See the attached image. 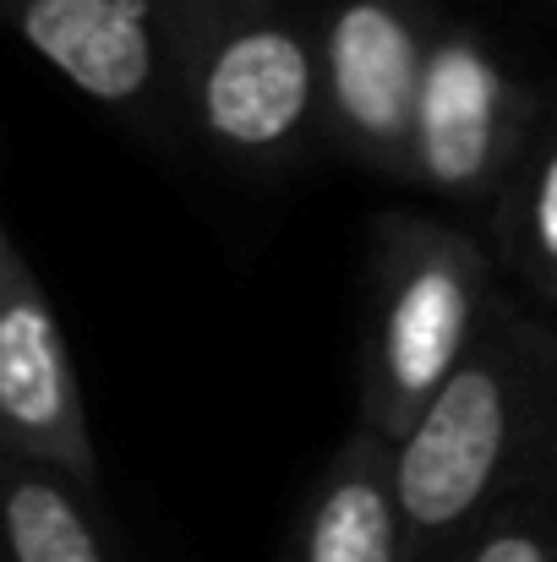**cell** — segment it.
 Instances as JSON below:
<instances>
[{
  "instance_id": "obj_3",
  "label": "cell",
  "mask_w": 557,
  "mask_h": 562,
  "mask_svg": "<svg viewBox=\"0 0 557 562\" xmlns=\"http://www.w3.org/2000/svg\"><path fill=\"white\" fill-rule=\"evenodd\" d=\"M181 121L241 176H285L323 143L318 22L290 0H165Z\"/></svg>"
},
{
  "instance_id": "obj_11",
  "label": "cell",
  "mask_w": 557,
  "mask_h": 562,
  "mask_svg": "<svg viewBox=\"0 0 557 562\" xmlns=\"http://www.w3.org/2000/svg\"><path fill=\"white\" fill-rule=\"evenodd\" d=\"M465 562H557V519L547 514L542 492L525 486L492 519V530L476 541V552Z\"/></svg>"
},
{
  "instance_id": "obj_7",
  "label": "cell",
  "mask_w": 557,
  "mask_h": 562,
  "mask_svg": "<svg viewBox=\"0 0 557 562\" xmlns=\"http://www.w3.org/2000/svg\"><path fill=\"white\" fill-rule=\"evenodd\" d=\"M0 426L66 470H93L60 328L11 257H0Z\"/></svg>"
},
{
  "instance_id": "obj_10",
  "label": "cell",
  "mask_w": 557,
  "mask_h": 562,
  "mask_svg": "<svg viewBox=\"0 0 557 562\" xmlns=\"http://www.w3.org/2000/svg\"><path fill=\"white\" fill-rule=\"evenodd\" d=\"M11 562H104V547L77 497L44 475H11L0 492Z\"/></svg>"
},
{
  "instance_id": "obj_1",
  "label": "cell",
  "mask_w": 557,
  "mask_h": 562,
  "mask_svg": "<svg viewBox=\"0 0 557 562\" xmlns=\"http://www.w3.org/2000/svg\"><path fill=\"white\" fill-rule=\"evenodd\" d=\"M557 334L503 301L487 339L393 437L399 562H465L547 459Z\"/></svg>"
},
{
  "instance_id": "obj_6",
  "label": "cell",
  "mask_w": 557,
  "mask_h": 562,
  "mask_svg": "<svg viewBox=\"0 0 557 562\" xmlns=\"http://www.w3.org/2000/svg\"><path fill=\"white\" fill-rule=\"evenodd\" d=\"M16 33L88 99L137 121L181 115L165 0H11Z\"/></svg>"
},
{
  "instance_id": "obj_2",
  "label": "cell",
  "mask_w": 557,
  "mask_h": 562,
  "mask_svg": "<svg viewBox=\"0 0 557 562\" xmlns=\"http://www.w3.org/2000/svg\"><path fill=\"white\" fill-rule=\"evenodd\" d=\"M492 251L432 213L388 207L371 218L361 317V420L388 442L465 367L503 312Z\"/></svg>"
},
{
  "instance_id": "obj_5",
  "label": "cell",
  "mask_w": 557,
  "mask_h": 562,
  "mask_svg": "<svg viewBox=\"0 0 557 562\" xmlns=\"http://www.w3.org/2000/svg\"><path fill=\"white\" fill-rule=\"evenodd\" d=\"M437 16H443L437 0H323V11L312 16L323 143L339 159L404 187H410L415 99Z\"/></svg>"
},
{
  "instance_id": "obj_8",
  "label": "cell",
  "mask_w": 557,
  "mask_h": 562,
  "mask_svg": "<svg viewBox=\"0 0 557 562\" xmlns=\"http://www.w3.org/2000/svg\"><path fill=\"white\" fill-rule=\"evenodd\" d=\"M285 562H399L393 442L367 420H356L301 497Z\"/></svg>"
},
{
  "instance_id": "obj_12",
  "label": "cell",
  "mask_w": 557,
  "mask_h": 562,
  "mask_svg": "<svg viewBox=\"0 0 557 562\" xmlns=\"http://www.w3.org/2000/svg\"><path fill=\"white\" fill-rule=\"evenodd\" d=\"M547 475H553V492H557V393H553V426H547Z\"/></svg>"
},
{
  "instance_id": "obj_4",
  "label": "cell",
  "mask_w": 557,
  "mask_h": 562,
  "mask_svg": "<svg viewBox=\"0 0 557 562\" xmlns=\"http://www.w3.org/2000/svg\"><path fill=\"white\" fill-rule=\"evenodd\" d=\"M542 110L547 93H536L476 22L437 16L415 99L410 187L459 213L492 218Z\"/></svg>"
},
{
  "instance_id": "obj_9",
  "label": "cell",
  "mask_w": 557,
  "mask_h": 562,
  "mask_svg": "<svg viewBox=\"0 0 557 562\" xmlns=\"http://www.w3.org/2000/svg\"><path fill=\"white\" fill-rule=\"evenodd\" d=\"M492 240L503 268L536 301L557 306V104L547 99L509 187L492 207Z\"/></svg>"
}]
</instances>
